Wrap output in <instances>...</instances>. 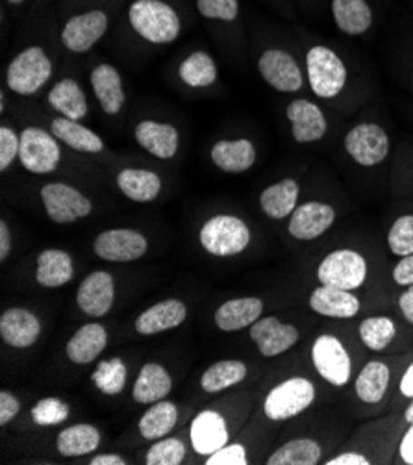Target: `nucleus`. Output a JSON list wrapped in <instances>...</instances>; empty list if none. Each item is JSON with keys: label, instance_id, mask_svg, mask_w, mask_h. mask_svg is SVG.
<instances>
[{"label": "nucleus", "instance_id": "obj_1", "mask_svg": "<svg viewBox=\"0 0 413 465\" xmlns=\"http://www.w3.org/2000/svg\"><path fill=\"white\" fill-rule=\"evenodd\" d=\"M304 69L310 91L319 101H336L350 84V69L336 46L310 41L304 49Z\"/></svg>", "mask_w": 413, "mask_h": 465}, {"label": "nucleus", "instance_id": "obj_2", "mask_svg": "<svg viewBox=\"0 0 413 465\" xmlns=\"http://www.w3.org/2000/svg\"><path fill=\"white\" fill-rule=\"evenodd\" d=\"M126 19L130 28L151 45L174 43L182 34V17L167 0H133Z\"/></svg>", "mask_w": 413, "mask_h": 465}, {"label": "nucleus", "instance_id": "obj_3", "mask_svg": "<svg viewBox=\"0 0 413 465\" xmlns=\"http://www.w3.org/2000/svg\"><path fill=\"white\" fill-rule=\"evenodd\" d=\"M53 60L39 45H30L12 58L6 69V85L21 97L35 95L53 76Z\"/></svg>", "mask_w": 413, "mask_h": 465}, {"label": "nucleus", "instance_id": "obj_4", "mask_svg": "<svg viewBox=\"0 0 413 465\" xmlns=\"http://www.w3.org/2000/svg\"><path fill=\"white\" fill-rule=\"evenodd\" d=\"M347 156L363 169H375L388 162L391 154V137L377 121L356 123L343 137Z\"/></svg>", "mask_w": 413, "mask_h": 465}, {"label": "nucleus", "instance_id": "obj_5", "mask_svg": "<svg viewBox=\"0 0 413 465\" xmlns=\"http://www.w3.org/2000/svg\"><path fill=\"white\" fill-rule=\"evenodd\" d=\"M251 228L249 224L228 213H219L208 219L201 228V245L206 252L219 258L236 256L251 245Z\"/></svg>", "mask_w": 413, "mask_h": 465}, {"label": "nucleus", "instance_id": "obj_6", "mask_svg": "<svg viewBox=\"0 0 413 465\" xmlns=\"http://www.w3.org/2000/svg\"><path fill=\"white\" fill-rule=\"evenodd\" d=\"M258 73L260 76L279 93L295 95L306 85V69L293 53L282 46H267L258 56Z\"/></svg>", "mask_w": 413, "mask_h": 465}, {"label": "nucleus", "instance_id": "obj_7", "mask_svg": "<svg viewBox=\"0 0 413 465\" xmlns=\"http://www.w3.org/2000/svg\"><path fill=\"white\" fill-rule=\"evenodd\" d=\"M315 395V386L310 379L291 377L267 393L263 411L270 421H288L306 411L313 404Z\"/></svg>", "mask_w": 413, "mask_h": 465}, {"label": "nucleus", "instance_id": "obj_8", "mask_svg": "<svg viewBox=\"0 0 413 465\" xmlns=\"http://www.w3.org/2000/svg\"><path fill=\"white\" fill-rule=\"evenodd\" d=\"M367 260L352 249H338L323 258L317 267V281L323 286H332L347 292L361 288L367 281Z\"/></svg>", "mask_w": 413, "mask_h": 465}, {"label": "nucleus", "instance_id": "obj_9", "mask_svg": "<svg viewBox=\"0 0 413 465\" xmlns=\"http://www.w3.org/2000/svg\"><path fill=\"white\" fill-rule=\"evenodd\" d=\"M60 160L62 147L53 132L37 126H26L21 132L19 162L25 171L32 174H51L58 169Z\"/></svg>", "mask_w": 413, "mask_h": 465}, {"label": "nucleus", "instance_id": "obj_10", "mask_svg": "<svg viewBox=\"0 0 413 465\" xmlns=\"http://www.w3.org/2000/svg\"><path fill=\"white\" fill-rule=\"evenodd\" d=\"M41 203L49 219L56 224H71L85 219L93 212L91 203L74 185L65 182H49L41 188Z\"/></svg>", "mask_w": 413, "mask_h": 465}, {"label": "nucleus", "instance_id": "obj_11", "mask_svg": "<svg viewBox=\"0 0 413 465\" xmlns=\"http://www.w3.org/2000/svg\"><path fill=\"white\" fill-rule=\"evenodd\" d=\"M311 363L317 375L330 386L343 388L352 375V360L347 347L332 334H320L311 345Z\"/></svg>", "mask_w": 413, "mask_h": 465}, {"label": "nucleus", "instance_id": "obj_12", "mask_svg": "<svg viewBox=\"0 0 413 465\" xmlns=\"http://www.w3.org/2000/svg\"><path fill=\"white\" fill-rule=\"evenodd\" d=\"M108 28L110 14L106 10H87L74 14L65 21L60 39L69 53L85 54L106 35Z\"/></svg>", "mask_w": 413, "mask_h": 465}, {"label": "nucleus", "instance_id": "obj_13", "mask_svg": "<svg viewBox=\"0 0 413 465\" xmlns=\"http://www.w3.org/2000/svg\"><path fill=\"white\" fill-rule=\"evenodd\" d=\"M293 142L299 145H313L323 142L330 130V121L317 103L306 97L293 99L286 108Z\"/></svg>", "mask_w": 413, "mask_h": 465}, {"label": "nucleus", "instance_id": "obj_14", "mask_svg": "<svg viewBox=\"0 0 413 465\" xmlns=\"http://www.w3.org/2000/svg\"><path fill=\"white\" fill-rule=\"evenodd\" d=\"M93 251L101 260L112 263H130L147 254L149 242L142 232L133 228H112L97 236Z\"/></svg>", "mask_w": 413, "mask_h": 465}, {"label": "nucleus", "instance_id": "obj_15", "mask_svg": "<svg viewBox=\"0 0 413 465\" xmlns=\"http://www.w3.org/2000/svg\"><path fill=\"white\" fill-rule=\"evenodd\" d=\"M336 208L323 201H306L290 215L288 232L299 242L317 240L336 223Z\"/></svg>", "mask_w": 413, "mask_h": 465}, {"label": "nucleus", "instance_id": "obj_16", "mask_svg": "<svg viewBox=\"0 0 413 465\" xmlns=\"http://www.w3.org/2000/svg\"><path fill=\"white\" fill-rule=\"evenodd\" d=\"M329 10L336 28L349 37L371 34L379 21L373 0H329Z\"/></svg>", "mask_w": 413, "mask_h": 465}, {"label": "nucleus", "instance_id": "obj_17", "mask_svg": "<svg viewBox=\"0 0 413 465\" xmlns=\"http://www.w3.org/2000/svg\"><path fill=\"white\" fill-rule=\"evenodd\" d=\"M249 336L265 358L280 356L299 343V331L293 324L282 322L274 315L260 317L251 327Z\"/></svg>", "mask_w": 413, "mask_h": 465}, {"label": "nucleus", "instance_id": "obj_18", "mask_svg": "<svg viewBox=\"0 0 413 465\" xmlns=\"http://www.w3.org/2000/svg\"><path fill=\"white\" fill-rule=\"evenodd\" d=\"M115 301V282L113 276L106 271H95L85 276L78 293L76 302L78 308L89 317L106 315Z\"/></svg>", "mask_w": 413, "mask_h": 465}, {"label": "nucleus", "instance_id": "obj_19", "mask_svg": "<svg viewBox=\"0 0 413 465\" xmlns=\"http://www.w3.org/2000/svg\"><path fill=\"white\" fill-rule=\"evenodd\" d=\"M89 82L101 110L110 117L119 115L126 104V91L119 69L112 64H99L91 71Z\"/></svg>", "mask_w": 413, "mask_h": 465}, {"label": "nucleus", "instance_id": "obj_20", "mask_svg": "<svg viewBox=\"0 0 413 465\" xmlns=\"http://www.w3.org/2000/svg\"><path fill=\"white\" fill-rule=\"evenodd\" d=\"M137 145L158 160H172L180 147V134L174 124L145 119L133 130Z\"/></svg>", "mask_w": 413, "mask_h": 465}, {"label": "nucleus", "instance_id": "obj_21", "mask_svg": "<svg viewBox=\"0 0 413 465\" xmlns=\"http://www.w3.org/2000/svg\"><path fill=\"white\" fill-rule=\"evenodd\" d=\"M210 158L219 171L228 174H241L254 167L258 151L247 137L219 139L210 151Z\"/></svg>", "mask_w": 413, "mask_h": 465}, {"label": "nucleus", "instance_id": "obj_22", "mask_svg": "<svg viewBox=\"0 0 413 465\" xmlns=\"http://www.w3.org/2000/svg\"><path fill=\"white\" fill-rule=\"evenodd\" d=\"M190 438H192V447L195 449L197 454L202 456H211L224 445H228V427L224 417L215 411V410H204L201 411L190 429Z\"/></svg>", "mask_w": 413, "mask_h": 465}, {"label": "nucleus", "instance_id": "obj_23", "mask_svg": "<svg viewBox=\"0 0 413 465\" xmlns=\"http://www.w3.org/2000/svg\"><path fill=\"white\" fill-rule=\"evenodd\" d=\"M188 308L178 299L162 301L135 319V331L142 336H154L172 331L186 321Z\"/></svg>", "mask_w": 413, "mask_h": 465}, {"label": "nucleus", "instance_id": "obj_24", "mask_svg": "<svg viewBox=\"0 0 413 465\" xmlns=\"http://www.w3.org/2000/svg\"><path fill=\"white\" fill-rule=\"evenodd\" d=\"M41 336L39 319L25 308H10L0 317V338L14 349H28Z\"/></svg>", "mask_w": 413, "mask_h": 465}, {"label": "nucleus", "instance_id": "obj_25", "mask_svg": "<svg viewBox=\"0 0 413 465\" xmlns=\"http://www.w3.org/2000/svg\"><path fill=\"white\" fill-rule=\"evenodd\" d=\"M263 302L258 297H240L221 304L213 315L217 329L222 332H240L261 317Z\"/></svg>", "mask_w": 413, "mask_h": 465}, {"label": "nucleus", "instance_id": "obj_26", "mask_svg": "<svg viewBox=\"0 0 413 465\" xmlns=\"http://www.w3.org/2000/svg\"><path fill=\"white\" fill-rule=\"evenodd\" d=\"M299 197H300L299 180L288 176L267 185V188L260 193V208L269 219L282 221L297 210Z\"/></svg>", "mask_w": 413, "mask_h": 465}, {"label": "nucleus", "instance_id": "obj_27", "mask_svg": "<svg viewBox=\"0 0 413 465\" xmlns=\"http://www.w3.org/2000/svg\"><path fill=\"white\" fill-rule=\"evenodd\" d=\"M310 308L323 317L352 319L359 313L361 302L354 292L320 284L310 297Z\"/></svg>", "mask_w": 413, "mask_h": 465}, {"label": "nucleus", "instance_id": "obj_28", "mask_svg": "<svg viewBox=\"0 0 413 465\" xmlns=\"http://www.w3.org/2000/svg\"><path fill=\"white\" fill-rule=\"evenodd\" d=\"M117 188L121 193L133 203H152L162 193V178L158 173L142 167H124L117 174Z\"/></svg>", "mask_w": 413, "mask_h": 465}, {"label": "nucleus", "instance_id": "obj_29", "mask_svg": "<svg viewBox=\"0 0 413 465\" xmlns=\"http://www.w3.org/2000/svg\"><path fill=\"white\" fill-rule=\"evenodd\" d=\"M51 132L60 143L67 145L69 149L84 154H101L106 145L103 137L82 124L80 121H73L67 117H56L51 121Z\"/></svg>", "mask_w": 413, "mask_h": 465}, {"label": "nucleus", "instance_id": "obj_30", "mask_svg": "<svg viewBox=\"0 0 413 465\" xmlns=\"http://www.w3.org/2000/svg\"><path fill=\"white\" fill-rule=\"evenodd\" d=\"M108 347V332L99 322H89L80 327L65 345L67 358L76 365L95 361Z\"/></svg>", "mask_w": 413, "mask_h": 465}, {"label": "nucleus", "instance_id": "obj_31", "mask_svg": "<svg viewBox=\"0 0 413 465\" xmlns=\"http://www.w3.org/2000/svg\"><path fill=\"white\" fill-rule=\"evenodd\" d=\"M74 276V265L69 252L62 249H47L37 256L35 281L43 288H64Z\"/></svg>", "mask_w": 413, "mask_h": 465}, {"label": "nucleus", "instance_id": "obj_32", "mask_svg": "<svg viewBox=\"0 0 413 465\" xmlns=\"http://www.w3.org/2000/svg\"><path fill=\"white\" fill-rule=\"evenodd\" d=\"M53 110H56L62 117L82 121L89 114V103L84 89L74 78H62L58 80L47 97Z\"/></svg>", "mask_w": 413, "mask_h": 465}, {"label": "nucleus", "instance_id": "obj_33", "mask_svg": "<svg viewBox=\"0 0 413 465\" xmlns=\"http://www.w3.org/2000/svg\"><path fill=\"white\" fill-rule=\"evenodd\" d=\"M391 382V371L380 360L367 361L356 377V397L365 404H379L384 401Z\"/></svg>", "mask_w": 413, "mask_h": 465}, {"label": "nucleus", "instance_id": "obj_34", "mask_svg": "<svg viewBox=\"0 0 413 465\" xmlns=\"http://www.w3.org/2000/svg\"><path fill=\"white\" fill-rule=\"evenodd\" d=\"M172 390V379L160 363H145L137 375L132 397L140 404H154L163 401Z\"/></svg>", "mask_w": 413, "mask_h": 465}, {"label": "nucleus", "instance_id": "obj_35", "mask_svg": "<svg viewBox=\"0 0 413 465\" xmlns=\"http://www.w3.org/2000/svg\"><path fill=\"white\" fill-rule=\"evenodd\" d=\"M178 78L192 89H206L217 82L219 69L210 53L193 51L180 62Z\"/></svg>", "mask_w": 413, "mask_h": 465}, {"label": "nucleus", "instance_id": "obj_36", "mask_svg": "<svg viewBox=\"0 0 413 465\" xmlns=\"http://www.w3.org/2000/svg\"><path fill=\"white\" fill-rule=\"evenodd\" d=\"M101 447V432L97 427L78 423L64 429L56 438V449L65 458H76L95 452Z\"/></svg>", "mask_w": 413, "mask_h": 465}, {"label": "nucleus", "instance_id": "obj_37", "mask_svg": "<svg viewBox=\"0 0 413 465\" xmlns=\"http://www.w3.org/2000/svg\"><path fill=\"white\" fill-rule=\"evenodd\" d=\"M247 365L241 360H221L208 367L201 377V388L206 393H221L247 379Z\"/></svg>", "mask_w": 413, "mask_h": 465}, {"label": "nucleus", "instance_id": "obj_38", "mask_svg": "<svg viewBox=\"0 0 413 465\" xmlns=\"http://www.w3.org/2000/svg\"><path fill=\"white\" fill-rule=\"evenodd\" d=\"M178 408L171 401L154 402L140 420V434L149 441H158L165 438L176 425Z\"/></svg>", "mask_w": 413, "mask_h": 465}, {"label": "nucleus", "instance_id": "obj_39", "mask_svg": "<svg viewBox=\"0 0 413 465\" xmlns=\"http://www.w3.org/2000/svg\"><path fill=\"white\" fill-rule=\"evenodd\" d=\"M323 456V447H320L311 438H297L274 450L267 463L269 465H315Z\"/></svg>", "mask_w": 413, "mask_h": 465}, {"label": "nucleus", "instance_id": "obj_40", "mask_svg": "<svg viewBox=\"0 0 413 465\" xmlns=\"http://www.w3.org/2000/svg\"><path fill=\"white\" fill-rule=\"evenodd\" d=\"M358 332H359L361 343L367 349L373 352H382L395 340L397 324L388 315H373V317H367L359 322Z\"/></svg>", "mask_w": 413, "mask_h": 465}, {"label": "nucleus", "instance_id": "obj_41", "mask_svg": "<svg viewBox=\"0 0 413 465\" xmlns=\"http://www.w3.org/2000/svg\"><path fill=\"white\" fill-rule=\"evenodd\" d=\"M91 381H93L97 390L104 395H110V397L121 395L126 386V365L121 358L104 360L93 371Z\"/></svg>", "mask_w": 413, "mask_h": 465}, {"label": "nucleus", "instance_id": "obj_42", "mask_svg": "<svg viewBox=\"0 0 413 465\" xmlns=\"http://www.w3.org/2000/svg\"><path fill=\"white\" fill-rule=\"evenodd\" d=\"M195 6L201 17L221 25L238 23L241 14L240 0H195Z\"/></svg>", "mask_w": 413, "mask_h": 465}, {"label": "nucleus", "instance_id": "obj_43", "mask_svg": "<svg viewBox=\"0 0 413 465\" xmlns=\"http://www.w3.org/2000/svg\"><path fill=\"white\" fill-rule=\"evenodd\" d=\"M389 251L402 258L413 254V213L398 215L388 232Z\"/></svg>", "mask_w": 413, "mask_h": 465}, {"label": "nucleus", "instance_id": "obj_44", "mask_svg": "<svg viewBox=\"0 0 413 465\" xmlns=\"http://www.w3.org/2000/svg\"><path fill=\"white\" fill-rule=\"evenodd\" d=\"M71 415V408L56 399V397H47L37 401V404L32 408V420L37 427H54L64 421H67V417Z\"/></svg>", "mask_w": 413, "mask_h": 465}, {"label": "nucleus", "instance_id": "obj_45", "mask_svg": "<svg viewBox=\"0 0 413 465\" xmlns=\"http://www.w3.org/2000/svg\"><path fill=\"white\" fill-rule=\"evenodd\" d=\"M186 458V445L178 438H162L147 452V465H180Z\"/></svg>", "mask_w": 413, "mask_h": 465}, {"label": "nucleus", "instance_id": "obj_46", "mask_svg": "<svg viewBox=\"0 0 413 465\" xmlns=\"http://www.w3.org/2000/svg\"><path fill=\"white\" fill-rule=\"evenodd\" d=\"M21 134L10 126L0 128V171L6 173L12 163L19 158Z\"/></svg>", "mask_w": 413, "mask_h": 465}, {"label": "nucleus", "instance_id": "obj_47", "mask_svg": "<svg viewBox=\"0 0 413 465\" xmlns=\"http://www.w3.org/2000/svg\"><path fill=\"white\" fill-rule=\"evenodd\" d=\"M249 456L243 445L234 443V445H224L217 452H213L206 465H247Z\"/></svg>", "mask_w": 413, "mask_h": 465}, {"label": "nucleus", "instance_id": "obj_48", "mask_svg": "<svg viewBox=\"0 0 413 465\" xmlns=\"http://www.w3.org/2000/svg\"><path fill=\"white\" fill-rule=\"evenodd\" d=\"M21 410L19 399L10 391H0V425L12 423Z\"/></svg>", "mask_w": 413, "mask_h": 465}, {"label": "nucleus", "instance_id": "obj_49", "mask_svg": "<svg viewBox=\"0 0 413 465\" xmlns=\"http://www.w3.org/2000/svg\"><path fill=\"white\" fill-rule=\"evenodd\" d=\"M393 281L397 286H411L413 284V254L402 256L393 267Z\"/></svg>", "mask_w": 413, "mask_h": 465}, {"label": "nucleus", "instance_id": "obj_50", "mask_svg": "<svg viewBox=\"0 0 413 465\" xmlns=\"http://www.w3.org/2000/svg\"><path fill=\"white\" fill-rule=\"evenodd\" d=\"M325 463L327 465H371L373 461L359 452H341Z\"/></svg>", "mask_w": 413, "mask_h": 465}, {"label": "nucleus", "instance_id": "obj_51", "mask_svg": "<svg viewBox=\"0 0 413 465\" xmlns=\"http://www.w3.org/2000/svg\"><path fill=\"white\" fill-rule=\"evenodd\" d=\"M398 454H400V460H402L404 463L413 465V421L409 423V429H408L406 434L402 436Z\"/></svg>", "mask_w": 413, "mask_h": 465}, {"label": "nucleus", "instance_id": "obj_52", "mask_svg": "<svg viewBox=\"0 0 413 465\" xmlns=\"http://www.w3.org/2000/svg\"><path fill=\"white\" fill-rule=\"evenodd\" d=\"M398 308L404 319L413 324V284L406 288V292L398 297Z\"/></svg>", "mask_w": 413, "mask_h": 465}, {"label": "nucleus", "instance_id": "obj_53", "mask_svg": "<svg viewBox=\"0 0 413 465\" xmlns=\"http://www.w3.org/2000/svg\"><path fill=\"white\" fill-rule=\"evenodd\" d=\"M12 252V234L6 221L0 223V260H6L8 254Z\"/></svg>", "mask_w": 413, "mask_h": 465}, {"label": "nucleus", "instance_id": "obj_54", "mask_svg": "<svg viewBox=\"0 0 413 465\" xmlns=\"http://www.w3.org/2000/svg\"><path fill=\"white\" fill-rule=\"evenodd\" d=\"M398 390H400V395L406 397V399H413V361L408 365V369L404 371V375L398 382Z\"/></svg>", "mask_w": 413, "mask_h": 465}, {"label": "nucleus", "instance_id": "obj_55", "mask_svg": "<svg viewBox=\"0 0 413 465\" xmlns=\"http://www.w3.org/2000/svg\"><path fill=\"white\" fill-rule=\"evenodd\" d=\"M91 465H126V460L119 454H97L91 458Z\"/></svg>", "mask_w": 413, "mask_h": 465}, {"label": "nucleus", "instance_id": "obj_56", "mask_svg": "<svg viewBox=\"0 0 413 465\" xmlns=\"http://www.w3.org/2000/svg\"><path fill=\"white\" fill-rule=\"evenodd\" d=\"M297 3H299L306 12H317L320 6L325 5V0H297Z\"/></svg>", "mask_w": 413, "mask_h": 465}, {"label": "nucleus", "instance_id": "obj_57", "mask_svg": "<svg viewBox=\"0 0 413 465\" xmlns=\"http://www.w3.org/2000/svg\"><path fill=\"white\" fill-rule=\"evenodd\" d=\"M279 5H280L282 14H286V15L293 14V0H279Z\"/></svg>", "mask_w": 413, "mask_h": 465}, {"label": "nucleus", "instance_id": "obj_58", "mask_svg": "<svg viewBox=\"0 0 413 465\" xmlns=\"http://www.w3.org/2000/svg\"><path fill=\"white\" fill-rule=\"evenodd\" d=\"M404 420L408 421V425L413 421V399H411V402L408 404V408H406V411H404Z\"/></svg>", "mask_w": 413, "mask_h": 465}, {"label": "nucleus", "instance_id": "obj_59", "mask_svg": "<svg viewBox=\"0 0 413 465\" xmlns=\"http://www.w3.org/2000/svg\"><path fill=\"white\" fill-rule=\"evenodd\" d=\"M6 5H10V6H14V8H19V6H25L28 0H5Z\"/></svg>", "mask_w": 413, "mask_h": 465}, {"label": "nucleus", "instance_id": "obj_60", "mask_svg": "<svg viewBox=\"0 0 413 465\" xmlns=\"http://www.w3.org/2000/svg\"><path fill=\"white\" fill-rule=\"evenodd\" d=\"M6 110V95H5V91L0 93V112H5Z\"/></svg>", "mask_w": 413, "mask_h": 465}, {"label": "nucleus", "instance_id": "obj_61", "mask_svg": "<svg viewBox=\"0 0 413 465\" xmlns=\"http://www.w3.org/2000/svg\"><path fill=\"white\" fill-rule=\"evenodd\" d=\"M409 173H411V182H413V162L409 163Z\"/></svg>", "mask_w": 413, "mask_h": 465}, {"label": "nucleus", "instance_id": "obj_62", "mask_svg": "<svg viewBox=\"0 0 413 465\" xmlns=\"http://www.w3.org/2000/svg\"><path fill=\"white\" fill-rule=\"evenodd\" d=\"M409 82H411V89H413V67H411V76H409Z\"/></svg>", "mask_w": 413, "mask_h": 465}, {"label": "nucleus", "instance_id": "obj_63", "mask_svg": "<svg viewBox=\"0 0 413 465\" xmlns=\"http://www.w3.org/2000/svg\"><path fill=\"white\" fill-rule=\"evenodd\" d=\"M411 3H413V0H411Z\"/></svg>", "mask_w": 413, "mask_h": 465}]
</instances>
